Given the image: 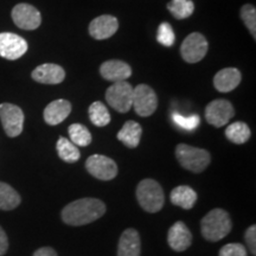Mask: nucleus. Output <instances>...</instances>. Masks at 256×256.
Listing matches in <instances>:
<instances>
[{
    "mask_svg": "<svg viewBox=\"0 0 256 256\" xmlns=\"http://www.w3.org/2000/svg\"><path fill=\"white\" fill-rule=\"evenodd\" d=\"M142 128L136 121H127L118 133V139L128 148H136L142 139Z\"/></svg>",
    "mask_w": 256,
    "mask_h": 256,
    "instance_id": "nucleus-20",
    "label": "nucleus"
},
{
    "mask_svg": "<svg viewBox=\"0 0 256 256\" xmlns=\"http://www.w3.org/2000/svg\"><path fill=\"white\" fill-rule=\"evenodd\" d=\"M246 241H247V244L249 249H250L252 254H256V226H249L246 232Z\"/></svg>",
    "mask_w": 256,
    "mask_h": 256,
    "instance_id": "nucleus-32",
    "label": "nucleus"
},
{
    "mask_svg": "<svg viewBox=\"0 0 256 256\" xmlns=\"http://www.w3.org/2000/svg\"><path fill=\"white\" fill-rule=\"evenodd\" d=\"M86 168L92 177L100 180H112L118 174V166L114 160L101 154L89 156L86 162Z\"/></svg>",
    "mask_w": 256,
    "mask_h": 256,
    "instance_id": "nucleus-9",
    "label": "nucleus"
},
{
    "mask_svg": "<svg viewBox=\"0 0 256 256\" xmlns=\"http://www.w3.org/2000/svg\"><path fill=\"white\" fill-rule=\"evenodd\" d=\"M89 119L95 126L104 127L110 122V114L106 104L100 101H96L89 107Z\"/></svg>",
    "mask_w": 256,
    "mask_h": 256,
    "instance_id": "nucleus-25",
    "label": "nucleus"
},
{
    "mask_svg": "<svg viewBox=\"0 0 256 256\" xmlns=\"http://www.w3.org/2000/svg\"><path fill=\"white\" fill-rule=\"evenodd\" d=\"M200 228L204 238L210 242H217L232 232V223L226 210L214 209L203 217Z\"/></svg>",
    "mask_w": 256,
    "mask_h": 256,
    "instance_id": "nucleus-2",
    "label": "nucleus"
},
{
    "mask_svg": "<svg viewBox=\"0 0 256 256\" xmlns=\"http://www.w3.org/2000/svg\"><path fill=\"white\" fill-rule=\"evenodd\" d=\"M0 120L10 138H16L23 132L24 113L20 107L12 104H0Z\"/></svg>",
    "mask_w": 256,
    "mask_h": 256,
    "instance_id": "nucleus-7",
    "label": "nucleus"
},
{
    "mask_svg": "<svg viewBox=\"0 0 256 256\" xmlns=\"http://www.w3.org/2000/svg\"><path fill=\"white\" fill-rule=\"evenodd\" d=\"M220 256H247V250L240 243H229L220 249Z\"/></svg>",
    "mask_w": 256,
    "mask_h": 256,
    "instance_id": "nucleus-31",
    "label": "nucleus"
},
{
    "mask_svg": "<svg viewBox=\"0 0 256 256\" xmlns=\"http://www.w3.org/2000/svg\"><path fill=\"white\" fill-rule=\"evenodd\" d=\"M72 113V104L69 101L63 100H55L50 102L44 110V120L50 126H56L60 122H63L69 114Z\"/></svg>",
    "mask_w": 256,
    "mask_h": 256,
    "instance_id": "nucleus-17",
    "label": "nucleus"
},
{
    "mask_svg": "<svg viewBox=\"0 0 256 256\" xmlns=\"http://www.w3.org/2000/svg\"><path fill=\"white\" fill-rule=\"evenodd\" d=\"M133 87L126 81L115 82L106 92V100L113 110L119 113H127L132 108Z\"/></svg>",
    "mask_w": 256,
    "mask_h": 256,
    "instance_id": "nucleus-5",
    "label": "nucleus"
},
{
    "mask_svg": "<svg viewBox=\"0 0 256 256\" xmlns=\"http://www.w3.org/2000/svg\"><path fill=\"white\" fill-rule=\"evenodd\" d=\"M132 107H134V110L139 116H151L158 107V98L156 92L147 84L136 86L133 89Z\"/></svg>",
    "mask_w": 256,
    "mask_h": 256,
    "instance_id": "nucleus-6",
    "label": "nucleus"
},
{
    "mask_svg": "<svg viewBox=\"0 0 256 256\" xmlns=\"http://www.w3.org/2000/svg\"><path fill=\"white\" fill-rule=\"evenodd\" d=\"M70 142L74 145L86 147L90 145L92 142V134L89 132V130L86 126H83L81 124H70L68 128Z\"/></svg>",
    "mask_w": 256,
    "mask_h": 256,
    "instance_id": "nucleus-26",
    "label": "nucleus"
},
{
    "mask_svg": "<svg viewBox=\"0 0 256 256\" xmlns=\"http://www.w3.org/2000/svg\"><path fill=\"white\" fill-rule=\"evenodd\" d=\"M171 202L182 209L190 210L197 202V194L194 188L188 185L174 188L171 192Z\"/></svg>",
    "mask_w": 256,
    "mask_h": 256,
    "instance_id": "nucleus-21",
    "label": "nucleus"
},
{
    "mask_svg": "<svg viewBox=\"0 0 256 256\" xmlns=\"http://www.w3.org/2000/svg\"><path fill=\"white\" fill-rule=\"evenodd\" d=\"M104 202L96 198H82L68 204L62 211V220L69 226H80L95 222L104 215Z\"/></svg>",
    "mask_w": 256,
    "mask_h": 256,
    "instance_id": "nucleus-1",
    "label": "nucleus"
},
{
    "mask_svg": "<svg viewBox=\"0 0 256 256\" xmlns=\"http://www.w3.org/2000/svg\"><path fill=\"white\" fill-rule=\"evenodd\" d=\"M176 156L179 164L184 168L194 174L204 171L211 162L210 153L206 150L185 145V144H179L176 147Z\"/></svg>",
    "mask_w": 256,
    "mask_h": 256,
    "instance_id": "nucleus-4",
    "label": "nucleus"
},
{
    "mask_svg": "<svg viewBox=\"0 0 256 256\" xmlns=\"http://www.w3.org/2000/svg\"><path fill=\"white\" fill-rule=\"evenodd\" d=\"M34 256H57V252L50 247H43L37 249V250L34 252Z\"/></svg>",
    "mask_w": 256,
    "mask_h": 256,
    "instance_id": "nucleus-34",
    "label": "nucleus"
},
{
    "mask_svg": "<svg viewBox=\"0 0 256 256\" xmlns=\"http://www.w3.org/2000/svg\"><path fill=\"white\" fill-rule=\"evenodd\" d=\"M208 40L200 32H194L185 38L180 46L182 57L188 63H197L208 52Z\"/></svg>",
    "mask_w": 256,
    "mask_h": 256,
    "instance_id": "nucleus-8",
    "label": "nucleus"
},
{
    "mask_svg": "<svg viewBox=\"0 0 256 256\" xmlns=\"http://www.w3.org/2000/svg\"><path fill=\"white\" fill-rule=\"evenodd\" d=\"M20 196L11 185L0 182V209L12 210L20 204Z\"/></svg>",
    "mask_w": 256,
    "mask_h": 256,
    "instance_id": "nucleus-23",
    "label": "nucleus"
},
{
    "mask_svg": "<svg viewBox=\"0 0 256 256\" xmlns=\"http://www.w3.org/2000/svg\"><path fill=\"white\" fill-rule=\"evenodd\" d=\"M241 18L254 40H256V10L252 5H244L241 8Z\"/></svg>",
    "mask_w": 256,
    "mask_h": 256,
    "instance_id": "nucleus-29",
    "label": "nucleus"
},
{
    "mask_svg": "<svg viewBox=\"0 0 256 256\" xmlns=\"http://www.w3.org/2000/svg\"><path fill=\"white\" fill-rule=\"evenodd\" d=\"M12 20L19 28L36 30L42 23V16L36 8L30 4H18L12 10Z\"/></svg>",
    "mask_w": 256,
    "mask_h": 256,
    "instance_id": "nucleus-12",
    "label": "nucleus"
},
{
    "mask_svg": "<svg viewBox=\"0 0 256 256\" xmlns=\"http://www.w3.org/2000/svg\"><path fill=\"white\" fill-rule=\"evenodd\" d=\"M31 76L34 81L43 84H60L66 78V72L58 64L46 63L38 66Z\"/></svg>",
    "mask_w": 256,
    "mask_h": 256,
    "instance_id": "nucleus-14",
    "label": "nucleus"
},
{
    "mask_svg": "<svg viewBox=\"0 0 256 256\" xmlns=\"http://www.w3.org/2000/svg\"><path fill=\"white\" fill-rule=\"evenodd\" d=\"M168 10L174 18L185 19L194 14V4L191 0H171L168 4Z\"/></svg>",
    "mask_w": 256,
    "mask_h": 256,
    "instance_id": "nucleus-27",
    "label": "nucleus"
},
{
    "mask_svg": "<svg viewBox=\"0 0 256 256\" xmlns=\"http://www.w3.org/2000/svg\"><path fill=\"white\" fill-rule=\"evenodd\" d=\"M119 28V22L113 16H100L92 19L89 24V34L95 40H102L113 36Z\"/></svg>",
    "mask_w": 256,
    "mask_h": 256,
    "instance_id": "nucleus-13",
    "label": "nucleus"
},
{
    "mask_svg": "<svg viewBox=\"0 0 256 256\" xmlns=\"http://www.w3.org/2000/svg\"><path fill=\"white\" fill-rule=\"evenodd\" d=\"M172 120H174V122L179 128L184 130H188V132L196 130L200 122V118L197 114L190 115V116H184V115H180L179 113H174L172 114Z\"/></svg>",
    "mask_w": 256,
    "mask_h": 256,
    "instance_id": "nucleus-28",
    "label": "nucleus"
},
{
    "mask_svg": "<svg viewBox=\"0 0 256 256\" xmlns=\"http://www.w3.org/2000/svg\"><path fill=\"white\" fill-rule=\"evenodd\" d=\"M241 78L242 75L238 69L226 68L216 74L214 78V86L220 92H229L238 88V86L241 83Z\"/></svg>",
    "mask_w": 256,
    "mask_h": 256,
    "instance_id": "nucleus-19",
    "label": "nucleus"
},
{
    "mask_svg": "<svg viewBox=\"0 0 256 256\" xmlns=\"http://www.w3.org/2000/svg\"><path fill=\"white\" fill-rule=\"evenodd\" d=\"M142 242L139 232L136 229L128 228L121 235L118 247V256H140Z\"/></svg>",
    "mask_w": 256,
    "mask_h": 256,
    "instance_id": "nucleus-18",
    "label": "nucleus"
},
{
    "mask_svg": "<svg viewBox=\"0 0 256 256\" xmlns=\"http://www.w3.org/2000/svg\"><path fill=\"white\" fill-rule=\"evenodd\" d=\"M100 74L102 78L110 82H121L132 75V69L126 62L119 60H110L102 63L100 66Z\"/></svg>",
    "mask_w": 256,
    "mask_h": 256,
    "instance_id": "nucleus-15",
    "label": "nucleus"
},
{
    "mask_svg": "<svg viewBox=\"0 0 256 256\" xmlns=\"http://www.w3.org/2000/svg\"><path fill=\"white\" fill-rule=\"evenodd\" d=\"M28 51V42L23 37L11 32L0 34V56L2 58L14 60L20 58Z\"/></svg>",
    "mask_w": 256,
    "mask_h": 256,
    "instance_id": "nucleus-10",
    "label": "nucleus"
},
{
    "mask_svg": "<svg viewBox=\"0 0 256 256\" xmlns=\"http://www.w3.org/2000/svg\"><path fill=\"white\" fill-rule=\"evenodd\" d=\"M136 198L147 212H158L164 206V191L159 183L153 179H144L140 182L136 188Z\"/></svg>",
    "mask_w": 256,
    "mask_h": 256,
    "instance_id": "nucleus-3",
    "label": "nucleus"
},
{
    "mask_svg": "<svg viewBox=\"0 0 256 256\" xmlns=\"http://www.w3.org/2000/svg\"><path fill=\"white\" fill-rule=\"evenodd\" d=\"M156 40L164 46H172L176 42V36L174 28L171 24L162 23L158 28V34H156Z\"/></svg>",
    "mask_w": 256,
    "mask_h": 256,
    "instance_id": "nucleus-30",
    "label": "nucleus"
},
{
    "mask_svg": "<svg viewBox=\"0 0 256 256\" xmlns=\"http://www.w3.org/2000/svg\"><path fill=\"white\" fill-rule=\"evenodd\" d=\"M8 249V240L4 229L0 226V256H2Z\"/></svg>",
    "mask_w": 256,
    "mask_h": 256,
    "instance_id": "nucleus-33",
    "label": "nucleus"
},
{
    "mask_svg": "<svg viewBox=\"0 0 256 256\" xmlns=\"http://www.w3.org/2000/svg\"><path fill=\"white\" fill-rule=\"evenodd\" d=\"M250 136V128H249L247 124L241 122V121L230 124L226 130V136L228 138L229 142L238 144V145H242V144L247 142Z\"/></svg>",
    "mask_w": 256,
    "mask_h": 256,
    "instance_id": "nucleus-22",
    "label": "nucleus"
},
{
    "mask_svg": "<svg viewBox=\"0 0 256 256\" xmlns=\"http://www.w3.org/2000/svg\"><path fill=\"white\" fill-rule=\"evenodd\" d=\"M235 115V110L228 100H214L206 108V119L215 127H223Z\"/></svg>",
    "mask_w": 256,
    "mask_h": 256,
    "instance_id": "nucleus-11",
    "label": "nucleus"
},
{
    "mask_svg": "<svg viewBox=\"0 0 256 256\" xmlns=\"http://www.w3.org/2000/svg\"><path fill=\"white\" fill-rule=\"evenodd\" d=\"M168 242L174 250L184 252L190 247L192 243V234L185 223L176 222L168 230Z\"/></svg>",
    "mask_w": 256,
    "mask_h": 256,
    "instance_id": "nucleus-16",
    "label": "nucleus"
},
{
    "mask_svg": "<svg viewBox=\"0 0 256 256\" xmlns=\"http://www.w3.org/2000/svg\"><path fill=\"white\" fill-rule=\"evenodd\" d=\"M56 148L60 158L66 162H76L81 158V153H80L78 146L74 145L69 139L64 136L60 138Z\"/></svg>",
    "mask_w": 256,
    "mask_h": 256,
    "instance_id": "nucleus-24",
    "label": "nucleus"
}]
</instances>
